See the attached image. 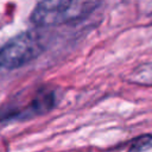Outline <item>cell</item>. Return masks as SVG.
Here are the masks:
<instances>
[{
    "mask_svg": "<svg viewBox=\"0 0 152 152\" xmlns=\"http://www.w3.org/2000/svg\"><path fill=\"white\" fill-rule=\"evenodd\" d=\"M56 106V94L48 87H40L31 96L25 106H18L13 102L2 106L0 109V120H27L37 115L49 113Z\"/></svg>",
    "mask_w": 152,
    "mask_h": 152,
    "instance_id": "obj_3",
    "label": "cell"
},
{
    "mask_svg": "<svg viewBox=\"0 0 152 152\" xmlns=\"http://www.w3.org/2000/svg\"><path fill=\"white\" fill-rule=\"evenodd\" d=\"M45 50L42 37L36 31H25L0 49V68L17 69L37 58Z\"/></svg>",
    "mask_w": 152,
    "mask_h": 152,
    "instance_id": "obj_2",
    "label": "cell"
},
{
    "mask_svg": "<svg viewBox=\"0 0 152 152\" xmlns=\"http://www.w3.org/2000/svg\"><path fill=\"white\" fill-rule=\"evenodd\" d=\"M152 147V134H142L134 138L128 146V152H142Z\"/></svg>",
    "mask_w": 152,
    "mask_h": 152,
    "instance_id": "obj_5",
    "label": "cell"
},
{
    "mask_svg": "<svg viewBox=\"0 0 152 152\" xmlns=\"http://www.w3.org/2000/svg\"><path fill=\"white\" fill-rule=\"evenodd\" d=\"M99 0H40L30 20L37 27H51L87 17Z\"/></svg>",
    "mask_w": 152,
    "mask_h": 152,
    "instance_id": "obj_1",
    "label": "cell"
},
{
    "mask_svg": "<svg viewBox=\"0 0 152 152\" xmlns=\"http://www.w3.org/2000/svg\"><path fill=\"white\" fill-rule=\"evenodd\" d=\"M131 81L141 84H152V63L137 68L131 74Z\"/></svg>",
    "mask_w": 152,
    "mask_h": 152,
    "instance_id": "obj_4",
    "label": "cell"
}]
</instances>
